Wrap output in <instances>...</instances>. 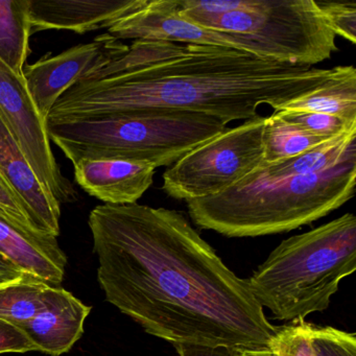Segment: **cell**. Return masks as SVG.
<instances>
[{"mask_svg":"<svg viewBox=\"0 0 356 356\" xmlns=\"http://www.w3.org/2000/svg\"><path fill=\"white\" fill-rule=\"evenodd\" d=\"M26 278H34V277L22 272L15 264H12L8 258L0 253V284Z\"/></svg>","mask_w":356,"mask_h":356,"instance_id":"obj_28","label":"cell"},{"mask_svg":"<svg viewBox=\"0 0 356 356\" xmlns=\"http://www.w3.org/2000/svg\"><path fill=\"white\" fill-rule=\"evenodd\" d=\"M241 356H316L312 343V324L305 321L278 326L268 348L241 350Z\"/></svg>","mask_w":356,"mask_h":356,"instance_id":"obj_21","label":"cell"},{"mask_svg":"<svg viewBox=\"0 0 356 356\" xmlns=\"http://www.w3.org/2000/svg\"><path fill=\"white\" fill-rule=\"evenodd\" d=\"M90 312V306L85 305L70 291L51 286L44 308L20 328L37 351L59 356L70 351L81 339Z\"/></svg>","mask_w":356,"mask_h":356,"instance_id":"obj_15","label":"cell"},{"mask_svg":"<svg viewBox=\"0 0 356 356\" xmlns=\"http://www.w3.org/2000/svg\"><path fill=\"white\" fill-rule=\"evenodd\" d=\"M0 113L13 131L41 184L61 204L78 200L76 188L62 174L51 149L47 122L39 114L24 74L0 59Z\"/></svg>","mask_w":356,"mask_h":356,"instance_id":"obj_8","label":"cell"},{"mask_svg":"<svg viewBox=\"0 0 356 356\" xmlns=\"http://www.w3.org/2000/svg\"><path fill=\"white\" fill-rule=\"evenodd\" d=\"M31 34L70 31L87 34L109 30L132 13L143 0H29Z\"/></svg>","mask_w":356,"mask_h":356,"instance_id":"obj_12","label":"cell"},{"mask_svg":"<svg viewBox=\"0 0 356 356\" xmlns=\"http://www.w3.org/2000/svg\"><path fill=\"white\" fill-rule=\"evenodd\" d=\"M0 253L19 270L51 286L59 287L67 256L57 237L22 226L0 214Z\"/></svg>","mask_w":356,"mask_h":356,"instance_id":"obj_13","label":"cell"},{"mask_svg":"<svg viewBox=\"0 0 356 356\" xmlns=\"http://www.w3.org/2000/svg\"><path fill=\"white\" fill-rule=\"evenodd\" d=\"M51 287L34 278L0 284V318L24 326L44 308Z\"/></svg>","mask_w":356,"mask_h":356,"instance_id":"obj_19","label":"cell"},{"mask_svg":"<svg viewBox=\"0 0 356 356\" xmlns=\"http://www.w3.org/2000/svg\"><path fill=\"white\" fill-rule=\"evenodd\" d=\"M74 179L88 195L111 205L137 203L152 186L156 168L124 160H81L74 164Z\"/></svg>","mask_w":356,"mask_h":356,"instance_id":"obj_14","label":"cell"},{"mask_svg":"<svg viewBox=\"0 0 356 356\" xmlns=\"http://www.w3.org/2000/svg\"><path fill=\"white\" fill-rule=\"evenodd\" d=\"M182 0H143L132 13L108 30L118 40L164 41L179 44L211 45L264 57L257 45L243 37L203 28L183 17Z\"/></svg>","mask_w":356,"mask_h":356,"instance_id":"obj_10","label":"cell"},{"mask_svg":"<svg viewBox=\"0 0 356 356\" xmlns=\"http://www.w3.org/2000/svg\"><path fill=\"white\" fill-rule=\"evenodd\" d=\"M199 112L149 110L132 115L47 122L53 141L72 165L81 160L115 159L172 165L200 143L228 128Z\"/></svg>","mask_w":356,"mask_h":356,"instance_id":"obj_5","label":"cell"},{"mask_svg":"<svg viewBox=\"0 0 356 356\" xmlns=\"http://www.w3.org/2000/svg\"><path fill=\"white\" fill-rule=\"evenodd\" d=\"M266 116L245 120L200 143L168 166L162 191L181 201L214 197L235 186L264 162Z\"/></svg>","mask_w":356,"mask_h":356,"instance_id":"obj_7","label":"cell"},{"mask_svg":"<svg viewBox=\"0 0 356 356\" xmlns=\"http://www.w3.org/2000/svg\"><path fill=\"white\" fill-rule=\"evenodd\" d=\"M335 36L341 37L351 44L356 42V3L316 1Z\"/></svg>","mask_w":356,"mask_h":356,"instance_id":"obj_24","label":"cell"},{"mask_svg":"<svg viewBox=\"0 0 356 356\" xmlns=\"http://www.w3.org/2000/svg\"><path fill=\"white\" fill-rule=\"evenodd\" d=\"M335 72L228 47L135 40L120 59L68 89L47 122L163 109L199 112L230 124L258 118L260 106L275 111L322 86Z\"/></svg>","mask_w":356,"mask_h":356,"instance_id":"obj_2","label":"cell"},{"mask_svg":"<svg viewBox=\"0 0 356 356\" xmlns=\"http://www.w3.org/2000/svg\"><path fill=\"white\" fill-rule=\"evenodd\" d=\"M179 356H241V349L236 348L205 347V346H174Z\"/></svg>","mask_w":356,"mask_h":356,"instance_id":"obj_27","label":"cell"},{"mask_svg":"<svg viewBox=\"0 0 356 356\" xmlns=\"http://www.w3.org/2000/svg\"><path fill=\"white\" fill-rule=\"evenodd\" d=\"M0 214L7 216L9 220L37 231L31 222L28 211L19 197L12 191L11 187L0 175ZM39 232V231H38Z\"/></svg>","mask_w":356,"mask_h":356,"instance_id":"obj_25","label":"cell"},{"mask_svg":"<svg viewBox=\"0 0 356 356\" xmlns=\"http://www.w3.org/2000/svg\"><path fill=\"white\" fill-rule=\"evenodd\" d=\"M356 270V218L345 213L283 241L248 279L262 308L285 322L326 310L339 283Z\"/></svg>","mask_w":356,"mask_h":356,"instance_id":"obj_4","label":"cell"},{"mask_svg":"<svg viewBox=\"0 0 356 356\" xmlns=\"http://www.w3.org/2000/svg\"><path fill=\"white\" fill-rule=\"evenodd\" d=\"M312 343L316 356H356L353 332L312 324Z\"/></svg>","mask_w":356,"mask_h":356,"instance_id":"obj_23","label":"cell"},{"mask_svg":"<svg viewBox=\"0 0 356 356\" xmlns=\"http://www.w3.org/2000/svg\"><path fill=\"white\" fill-rule=\"evenodd\" d=\"M329 139L314 136L299 127L285 122L273 112L270 116H266L262 131L264 163H273L293 157Z\"/></svg>","mask_w":356,"mask_h":356,"instance_id":"obj_20","label":"cell"},{"mask_svg":"<svg viewBox=\"0 0 356 356\" xmlns=\"http://www.w3.org/2000/svg\"><path fill=\"white\" fill-rule=\"evenodd\" d=\"M279 118L289 124L299 127L302 130L325 139L334 138L343 133L356 129V124H350L337 116L314 112L280 110L274 111Z\"/></svg>","mask_w":356,"mask_h":356,"instance_id":"obj_22","label":"cell"},{"mask_svg":"<svg viewBox=\"0 0 356 356\" xmlns=\"http://www.w3.org/2000/svg\"><path fill=\"white\" fill-rule=\"evenodd\" d=\"M337 116L356 124V70L352 65L337 66V72L322 86L277 108Z\"/></svg>","mask_w":356,"mask_h":356,"instance_id":"obj_16","label":"cell"},{"mask_svg":"<svg viewBox=\"0 0 356 356\" xmlns=\"http://www.w3.org/2000/svg\"><path fill=\"white\" fill-rule=\"evenodd\" d=\"M355 149L356 129H353L293 157L273 163L262 162L251 175L262 179H284L316 174L337 165Z\"/></svg>","mask_w":356,"mask_h":356,"instance_id":"obj_17","label":"cell"},{"mask_svg":"<svg viewBox=\"0 0 356 356\" xmlns=\"http://www.w3.org/2000/svg\"><path fill=\"white\" fill-rule=\"evenodd\" d=\"M37 351L34 343L20 327L0 318V354Z\"/></svg>","mask_w":356,"mask_h":356,"instance_id":"obj_26","label":"cell"},{"mask_svg":"<svg viewBox=\"0 0 356 356\" xmlns=\"http://www.w3.org/2000/svg\"><path fill=\"white\" fill-rule=\"evenodd\" d=\"M181 14L203 28L243 37L280 63L314 67L339 51L316 0H182Z\"/></svg>","mask_w":356,"mask_h":356,"instance_id":"obj_6","label":"cell"},{"mask_svg":"<svg viewBox=\"0 0 356 356\" xmlns=\"http://www.w3.org/2000/svg\"><path fill=\"white\" fill-rule=\"evenodd\" d=\"M0 175L24 204L35 229L44 234L59 236L61 205L37 178L1 113Z\"/></svg>","mask_w":356,"mask_h":356,"instance_id":"obj_11","label":"cell"},{"mask_svg":"<svg viewBox=\"0 0 356 356\" xmlns=\"http://www.w3.org/2000/svg\"><path fill=\"white\" fill-rule=\"evenodd\" d=\"M30 1L0 0V59L24 74L30 55Z\"/></svg>","mask_w":356,"mask_h":356,"instance_id":"obj_18","label":"cell"},{"mask_svg":"<svg viewBox=\"0 0 356 356\" xmlns=\"http://www.w3.org/2000/svg\"><path fill=\"white\" fill-rule=\"evenodd\" d=\"M128 49L129 45L106 33L91 42L76 45L57 56H47L36 63L26 65L24 78L43 120L47 122L54 106L68 89L120 59Z\"/></svg>","mask_w":356,"mask_h":356,"instance_id":"obj_9","label":"cell"},{"mask_svg":"<svg viewBox=\"0 0 356 356\" xmlns=\"http://www.w3.org/2000/svg\"><path fill=\"white\" fill-rule=\"evenodd\" d=\"M88 225L106 300L145 332L172 346L258 350L272 343L278 326L184 212L103 204Z\"/></svg>","mask_w":356,"mask_h":356,"instance_id":"obj_1","label":"cell"},{"mask_svg":"<svg viewBox=\"0 0 356 356\" xmlns=\"http://www.w3.org/2000/svg\"><path fill=\"white\" fill-rule=\"evenodd\" d=\"M356 149L337 165L305 176L262 179L249 174L214 197L186 202L201 229L227 237L289 232L341 208L354 197Z\"/></svg>","mask_w":356,"mask_h":356,"instance_id":"obj_3","label":"cell"}]
</instances>
